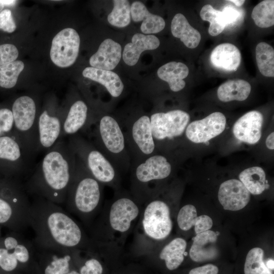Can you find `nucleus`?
I'll return each instance as SVG.
<instances>
[{
	"mask_svg": "<svg viewBox=\"0 0 274 274\" xmlns=\"http://www.w3.org/2000/svg\"><path fill=\"white\" fill-rule=\"evenodd\" d=\"M150 118L156 147L160 142L181 136L190 119L188 113L179 109L155 112L150 115Z\"/></svg>",
	"mask_w": 274,
	"mask_h": 274,
	"instance_id": "nucleus-11",
	"label": "nucleus"
},
{
	"mask_svg": "<svg viewBox=\"0 0 274 274\" xmlns=\"http://www.w3.org/2000/svg\"><path fill=\"white\" fill-rule=\"evenodd\" d=\"M131 18L134 22L143 21L141 30L144 35L157 33L162 30L165 22L163 18L151 13L142 2L135 1L130 5Z\"/></svg>",
	"mask_w": 274,
	"mask_h": 274,
	"instance_id": "nucleus-25",
	"label": "nucleus"
},
{
	"mask_svg": "<svg viewBox=\"0 0 274 274\" xmlns=\"http://www.w3.org/2000/svg\"><path fill=\"white\" fill-rule=\"evenodd\" d=\"M256 60L261 74L267 77H274V50L265 42L258 43L255 49Z\"/></svg>",
	"mask_w": 274,
	"mask_h": 274,
	"instance_id": "nucleus-32",
	"label": "nucleus"
},
{
	"mask_svg": "<svg viewBox=\"0 0 274 274\" xmlns=\"http://www.w3.org/2000/svg\"><path fill=\"white\" fill-rule=\"evenodd\" d=\"M108 209V212L101 221L97 223L93 231H100L109 228L113 235H125L133 227L141 214L139 202L130 195L118 192Z\"/></svg>",
	"mask_w": 274,
	"mask_h": 274,
	"instance_id": "nucleus-8",
	"label": "nucleus"
},
{
	"mask_svg": "<svg viewBox=\"0 0 274 274\" xmlns=\"http://www.w3.org/2000/svg\"><path fill=\"white\" fill-rule=\"evenodd\" d=\"M119 122L125 135L131 163L142 160L157 152L149 115L141 114Z\"/></svg>",
	"mask_w": 274,
	"mask_h": 274,
	"instance_id": "nucleus-9",
	"label": "nucleus"
},
{
	"mask_svg": "<svg viewBox=\"0 0 274 274\" xmlns=\"http://www.w3.org/2000/svg\"><path fill=\"white\" fill-rule=\"evenodd\" d=\"M217 236L216 232L210 230L197 234L192 238L189 251L190 258L197 262L216 259L219 255L216 245Z\"/></svg>",
	"mask_w": 274,
	"mask_h": 274,
	"instance_id": "nucleus-21",
	"label": "nucleus"
},
{
	"mask_svg": "<svg viewBox=\"0 0 274 274\" xmlns=\"http://www.w3.org/2000/svg\"><path fill=\"white\" fill-rule=\"evenodd\" d=\"M274 133L271 132L266 138L265 144L267 148L270 150L274 149Z\"/></svg>",
	"mask_w": 274,
	"mask_h": 274,
	"instance_id": "nucleus-46",
	"label": "nucleus"
},
{
	"mask_svg": "<svg viewBox=\"0 0 274 274\" xmlns=\"http://www.w3.org/2000/svg\"><path fill=\"white\" fill-rule=\"evenodd\" d=\"M0 2L4 7H12L16 4L17 1L14 0H0Z\"/></svg>",
	"mask_w": 274,
	"mask_h": 274,
	"instance_id": "nucleus-47",
	"label": "nucleus"
},
{
	"mask_svg": "<svg viewBox=\"0 0 274 274\" xmlns=\"http://www.w3.org/2000/svg\"><path fill=\"white\" fill-rule=\"evenodd\" d=\"M251 17L255 24L261 28L274 25V1L265 0L260 2L253 9Z\"/></svg>",
	"mask_w": 274,
	"mask_h": 274,
	"instance_id": "nucleus-34",
	"label": "nucleus"
},
{
	"mask_svg": "<svg viewBox=\"0 0 274 274\" xmlns=\"http://www.w3.org/2000/svg\"><path fill=\"white\" fill-rule=\"evenodd\" d=\"M4 8V6L0 2V12L3 10Z\"/></svg>",
	"mask_w": 274,
	"mask_h": 274,
	"instance_id": "nucleus-51",
	"label": "nucleus"
},
{
	"mask_svg": "<svg viewBox=\"0 0 274 274\" xmlns=\"http://www.w3.org/2000/svg\"><path fill=\"white\" fill-rule=\"evenodd\" d=\"M228 2H232L236 6L240 7L242 6L245 3L244 0H230L228 1Z\"/></svg>",
	"mask_w": 274,
	"mask_h": 274,
	"instance_id": "nucleus-48",
	"label": "nucleus"
},
{
	"mask_svg": "<svg viewBox=\"0 0 274 274\" xmlns=\"http://www.w3.org/2000/svg\"><path fill=\"white\" fill-rule=\"evenodd\" d=\"M29 227L35 233L37 247L55 251L87 249L90 238L80 224L57 204L42 197L32 196Z\"/></svg>",
	"mask_w": 274,
	"mask_h": 274,
	"instance_id": "nucleus-1",
	"label": "nucleus"
},
{
	"mask_svg": "<svg viewBox=\"0 0 274 274\" xmlns=\"http://www.w3.org/2000/svg\"><path fill=\"white\" fill-rule=\"evenodd\" d=\"M266 266L269 268L273 269V261L269 260L267 262Z\"/></svg>",
	"mask_w": 274,
	"mask_h": 274,
	"instance_id": "nucleus-49",
	"label": "nucleus"
},
{
	"mask_svg": "<svg viewBox=\"0 0 274 274\" xmlns=\"http://www.w3.org/2000/svg\"><path fill=\"white\" fill-rule=\"evenodd\" d=\"M104 186L77 157L76 170L64 203L67 212L76 215L85 224H90L100 207Z\"/></svg>",
	"mask_w": 274,
	"mask_h": 274,
	"instance_id": "nucleus-3",
	"label": "nucleus"
},
{
	"mask_svg": "<svg viewBox=\"0 0 274 274\" xmlns=\"http://www.w3.org/2000/svg\"><path fill=\"white\" fill-rule=\"evenodd\" d=\"M218 268L215 265L208 264L192 269L189 274H218Z\"/></svg>",
	"mask_w": 274,
	"mask_h": 274,
	"instance_id": "nucleus-45",
	"label": "nucleus"
},
{
	"mask_svg": "<svg viewBox=\"0 0 274 274\" xmlns=\"http://www.w3.org/2000/svg\"><path fill=\"white\" fill-rule=\"evenodd\" d=\"M0 247V267L5 271H12L20 265H27L36 258V249L32 242L20 234L10 235Z\"/></svg>",
	"mask_w": 274,
	"mask_h": 274,
	"instance_id": "nucleus-13",
	"label": "nucleus"
},
{
	"mask_svg": "<svg viewBox=\"0 0 274 274\" xmlns=\"http://www.w3.org/2000/svg\"><path fill=\"white\" fill-rule=\"evenodd\" d=\"M263 123L262 114L257 111L247 112L234 123L233 133L239 141L255 144L260 139Z\"/></svg>",
	"mask_w": 274,
	"mask_h": 274,
	"instance_id": "nucleus-20",
	"label": "nucleus"
},
{
	"mask_svg": "<svg viewBox=\"0 0 274 274\" xmlns=\"http://www.w3.org/2000/svg\"><path fill=\"white\" fill-rule=\"evenodd\" d=\"M187 247L186 241L181 237H177L165 245L160 251L159 258L164 261L166 268L173 270L182 264Z\"/></svg>",
	"mask_w": 274,
	"mask_h": 274,
	"instance_id": "nucleus-30",
	"label": "nucleus"
},
{
	"mask_svg": "<svg viewBox=\"0 0 274 274\" xmlns=\"http://www.w3.org/2000/svg\"><path fill=\"white\" fill-rule=\"evenodd\" d=\"M157 74L161 80L168 83L172 91L178 92L185 86L186 82L183 79L188 76L189 69L183 63L172 61L160 66Z\"/></svg>",
	"mask_w": 274,
	"mask_h": 274,
	"instance_id": "nucleus-27",
	"label": "nucleus"
},
{
	"mask_svg": "<svg viewBox=\"0 0 274 274\" xmlns=\"http://www.w3.org/2000/svg\"><path fill=\"white\" fill-rule=\"evenodd\" d=\"M226 118L221 112H214L205 118L192 121L186 128L185 135L191 142L206 143L225 129Z\"/></svg>",
	"mask_w": 274,
	"mask_h": 274,
	"instance_id": "nucleus-17",
	"label": "nucleus"
},
{
	"mask_svg": "<svg viewBox=\"0 0 274 274\" xmlns=\"http://www.w3.org/2000/svg\"><path fill=\"white\" fill-rule=\"evenodd\" d=\"M35 159L14 135L0 136V160L9 163L13 174L23 182L31 173Z\"/></svg>",
	"mask_w": 274,
	"mask_h": 274,
	"instance_id": "nucleus-14",
	"label": "nucleus"
},
{
	"mask_svg": "<svg viewBox=\"0 0 274 274\" xmlns=\"http://www.w3.org/2000/svg\"><path fill=\"white\" fill-rule=\"evenodd\" d=\"M93 126L92 142L120 174L127 172L132 161L119 121L110 115H102L96 118Z\"/></svg>",
	"mask_w": 274,
	"mask_h": 274,
	"instance_id": "nucleus-4",
	"label": "nucleus"
},
{
	"mask_svg": "<svg viewBox=\"0 0 274 274\" xmlns=\"http://www.w3.org/2000/svg\"><path fill=\"white\" fill-rule=\"evenodd\" d=\"M173 36L179 38L189 48L193 49L201 40L200 32L191 26L185 16L181 13L175 15L170 25Z\"/></svg>",
	"mask_w": 274,
	"mask_h": 274,
	"instance_id": "nucleus-28",
	"label": "nucleus"
},
{
	"mask_svg": "<svg viewBox=\"0 0 274 274\" xmlns=\"http://www.w3.org/2000/svg\"><path fill=\"white\" fill-rule=\"evenodd\" d=\"M95 119L89 117L88 107L85 101L76 100L64 114L61 139L89 129L93 126Z\"/></svg>",
	"mask_w": 274,
	"mask_h": 274,
	"instance_id": "nucleus-18",
	"label": "nucleus"
},
{
	"mask_svg": "<svg viewBox=\"0 0 274 274\" xmlns=\"http://www.w3.org/2000/svg\"><path fill=\"white\" fill-rule=\"evenodd\" d=\"M19 55L17 47L11 44L0 45V66L15 61Z\"/></svg>",
	"mask_w": 274,
	"mask_h": 274,
	"instance_id": "nucleus-40",
	"label": "nucleus"
},
{
	"mask_svg": "<svg viewBox=\"0 0 274 274\" xmlns=\"http://www.w3.org/2000/svg\"><path fill=\"white\" fill-rule=\"evenodd\" d=\"M212 64L216 68L226 72L236 71L241 61L239 49L230 43H223L216 46L210 55Z\"/></svg>",
	"mask_w": 274,
	"mask_h": 274,
	"instance_id": "nucleus-24",
	"label": "nucleus"
},
{
	"mask_svg": "<svg viewBox=\"0 0 274 274\" xmlns=\"http://www.w3.org/2000/svg\"><path fill=\"white\" fill-rule=\"evenodd\" d=\"M14 129V119L12 110L8 108L0 109V136Z\"/></svg>",
	"mask_w": 274,
	"mask_h": 274,
	"instance_id": "nucleus-41",
	"label": "nucleus"
},
{
	"mask_svg": "<svg viewBox=\"0 0 274 274\" xmlns=\"http://www.w3.org/2000/svg\"><path fill=\"white\" fill-rule=\"evenodd\" d=\"M14 135L28 152L36 157L38 154V120L39 113L35 99L28 95L16 98L12 107Z\"/></svg>",
	"mask_w": 274,
	"mask_h": 274,
	"instance_id": "nucleus-7",
	"label": "nucleus"
},
{
	"mask_svg": "<svg viewBox=\"0 0 274 274\" xmlns=\"http://www.w3.org/2000/svg\"><path fill=\"white\" fill-rule=\"evenodd\" d=\"M67 143L86 169L103 185L118 191L120 174L108 158L79 133L68 138Z\"/></svg>",
	"mask_w": 274,
	"mask_h": 274,
	"instance_id": "nucleus-5",
	"label": "nucleus"
},
{
	"mask_svg": "<svg viewBox=\"0 0 274 274\" xmlns=\"http://www.w3.org/2000/svg\"><path fill=\"white\" fill-rule=\"evenodd\" d=\"M68 274H80L79 271L72 269Z\"/></svg>",
	"mask_w": 274,
	"mask_h": 274,
	"instance_id": "nucleus-50",
	"label": "nucleus"
},
{
	"mask_svg": "<svg viewBox=\"0 0 274 274\" xmlns=\"http://www.w3.org/2000/svg\"><path fill=\"white\" fill-rule=\"evenodd\" d=\"M212 225V219L209 216L202 215L198 216L197 221L194 226L195 232L197 234L209 230Z\"/></svg>",
	"mask_w": 274,
	"mask_h": 274,
	"instance_id": "nucleus-44",
	"label": "nucleus"
},
{
	"mask_svg": "<svg viewBox=\"0 0 274 274\" xmlns=\"http://www.w3.org/2000/svg\"><path fill=\"white\" fill-rule=\"evenodd\" d=\"M264 251L255 247L248 253L244 265L245 274H272L263 261Z\"/></svg>",
	"mask_w": 274,
	"mask_h": 274,
	"instance_id": "nucleus-36",
	"label": "nucleus"
},
{
	"mask_svg": "<svg viewBox=\"0 0 274 274\" xmlns=\"http://www.w3.org/2000/svg\"><path fill=\"white\" fill-rule=\"evenodd\" d=\"M251 91V86L247 81L242 79L229 80L218 87L217 96L223 102L243 101L248 97Z\"/></svg>",
	"mask_w": 274,
	"mask_h": 274,
	"instance_id": "nucleus-29",
	"label": "nucleus"
},
{
	"mask_svg": "<svg viewBox=\"0 0 274 274\" xmlns=\"http://www.w3.org/2000/svg\"><path fill=\"white\" fill-rule=\"evenodd\" d=\"M131 188L132 196L139 202H146L152 195V186L167 178L173 166L166 156L157 152L145 159L131 163Z\"/></svg>",
	"mask_w": 274,
	"mask_h": 274,
	"instance_id": "nucleus-6",
	"label": "nucleus"
},
{
	"mask_svg": "<svg viewBox=\"0 0 274 274\" xmlns=\"http://www.w3.org/2000/svg\"><path fill=\"white\" fill-rule=\"evenodd\" d=\"M141 229L148 240L162 241L173 229L169 207L162 200L151 197L145 202L141 214Z\"/></svg>",
	"mask_w": 274,
	"mask_h": 274,
	"instance_id": "nucleus-10",
	"label": "nucleus"
},
{
	"mask_svg": "<svg viewBox=\"0 0 274 274\" xmlns=\"http://www.w3.org/2000/svg\"><path fill=\"white\" fill-rule=\"evenodd\" d=\"M30 204L24 187L5 197L0 196V223H9L16 231H24L29 227Z\"/></svg>",
	"mask_w": 274,
	"mask_h": 274,
	"instance_id": "nucleus-12",
	"label": "nucleus"
},
{
	"mask_svg": "<svg viewBox=\"0 0 274 274\" xmlns=\"http://www.w3.org/2000/svg\"><path fill=\"white\" fill-rule=\"evenodd\" d=\"M16 28V25L10 10H3L0 12V29L8 33H12Z\"/></svg>",
	"mask_w": 274,
	"mask_h": 274,
	"instance_id": "nucleus-42",
	"label": "nucleus"
},
{
	"mask_svg": "<svg viewBox=\"0 0 274 274\" xmlns=\"http://www.w3.org/2000/svg\"><path fill=\"white\" fill-rule=\"evenodd\" d=\"M80 39L77 31L72 28H65L53 38L50 56L56 66L65 68L73 65L78 56Z\"/></svg>",
	"mask_w": 274,
	"mask_h": 274,
	"instance_id": "nucleus-15",
	"label": "nucleus"
},
{
	"mask_svg": "<svg viewBox=\"0 0 274 274\" xmlns=\"http://www.w3.org/2000/svg\"><path fill=\"white\" fill-rule=\"evenodd\" d=\"M159 45V39L153 35L135 33L131 42L124 46L122 54L123 60L127 65L133 66L137 63L143 52L155 50Z\"/></svg>",
	"mask_w": 274,
	"mask_h": 274,
	"instance_id": "nucleus-23",
	"label": "nucleus"
},
{
	"mask_svg": "<svg viewBox=\"0 0 274 274\" xmlns=\"http://www.w3.org/2000/svg\"><path fill=\"white\" fill-rule=\"evenodd\" d=\"M87 258L79 268L80 274H102L104 267L96 256V251L91 246L85 250Z\"/></svg>",
	"mask_w": 274,
	"mask_h": 274,
	"instance_id": "nucleus-39",
	"label": "nucleus"
},
{
	"mask_svg": "<svg viewBox=\"0 0 274 274\" xmlns=\"http://www.w3.org/2000/svg\"><path fill=\"white\" fill-rule=\"evenodd\" d=\"M198 220L195 207L192 204H186L181 208L177 215V224L183 231L189 230L195 226Z\"/></svg>",
	"mask_w": 274,
	"mask_h": 274,
	"instance_id": "nucleus-38",
	"label": "nucleus"
},
{
	"mask_svg": "<svg viewBox=\"0 0 274 274\" xmlns=\"http://www.w3.org/2000/svg\"><path fill=\"white\" fill-rule=\"evenodd\" d=\"M222 12L226 22V26L235 24L241 17L240 12L230 5L225 7Z\"/></svg>",
	"mask_w": 274,
	"mask_h": 274,
	"instance_id": "nucleus-43",
	"label": "nucleus"
},
{
	"mask_svg": "<svg viewBox=\"0 0 274 274\" xmlns=\"http://www.w3.org/2000/svg\"><path fill=\"white\" fill-rule=\"evenodd\" d=\"M113 8L108 16V21L117 27H125L131 21V11L129 2L127 0L113 1Z\"/></svg>",
	"mask_w": 274,
	"mask_h": 274,
	"instance_id": "nucleus-33",
	"label": "nucleus"
},
{
	"mask_svg": "<svg viewBox=\"0 0 274 274\" xmlns=\"http://www.w3.org/2000/svg\"><path fill=\"white\" fill-rule=\"evenodd\" d=\"M46 108L38 120V154L45 153L61 139L64 114Z\"/></svg>",
	"mask_w": 274,
	"mask_h": 274,
	"instance_id": "nucleus-16",
	"label": "nucleus"
},
{
	"mask_svg": "<svg viewBox=\"0 0 274 274\" xmlns=\"http://www.w3.org/2000/svg\"><path fill=\"white\" fill-rule=\"evenodd\" d=\"M121 57V46L111 39H107L90 57L89 64L93 67L112 71L118 65Z\"/></svg>",
	"mask_w": 274,
	"mask_h": 274,
	"instance_id": "nucleus-22",
	"label": "nucleus"
},
{
	"mask_svg": "<svg viewBox=\"0 0 274 274\" xmlns=\"http://www.w3.org/2000/svg\"><path fill=\"white\" fill-rule=\"evenodd\" d=\"M202 20L210 22L209 34L216 36L221 33L226 26L222 11L216 10L210 5L203 6L200 12Z\"/></svg>",
	"mask_w": 274,
	"mask_h": 274,
	"instance_id": "nucleus-35",
	"label": "nucleus"
},
{
	"mask_svg": "<svg viewBox=\"0 0 274 274\" xmlns=\"http://www.w3.org/2000/svg\"><path fill=\"white\" fill-rule=\"evenodd\" d=\"M218 197L224 210L235 211L248 204L250 193L239 180L230 179L220 185Z\"/></svg>",
	"mask_w": 274,
	"mask_h": 274,
	"instance_id": "nucleus-19",
	"label": "nucleus"
},
{
	"mask_svg": "<svg viewBox=\"0 0 274 274\" xmlns=\"http://www.w3.org/2000/svg\"><path fill=\"white\" fill-rule=\"evenodd\" d=\"M83 77L103 85L114 98L122 93L124 86L118 74L111 71L87 67L82 72Z\"/></svg>",
	"mask_w": 274,
	"mask_h": 274,
	"instance_id": "nucleus-26",
	"label": "nucleus"
},
{
	"mask_svg": "<svg viewBox=\"0 0 274 274\" xmlns=\"http://www.w3.org/2000/svg\"><path fill=\"white\" fill-rule=\"evenodd\" d=\"M77 165L76 154L63 139L44 153L23 182L28 195L64 204Z\"/></svg>",
	"mask_w": 274,
	"mask_h": 274,
	"instance_id": "nucleus-2",
	"label": "nucleus"
},
{
	"mask_svg": "<svg viewBox=\"0 0 274 274\" xmlns=\"http://www.w3.org/2000/svg\"><path fill=\"white\" fill-rule=\"evenodd\" d=\"M239 179L252 194H260L265 189V173L259 166H253L244 169L239 174Z\"/></svg>",
	"mask_w": 274,
	"mask_h": 274,
	"instance_id": "nucleus-31",
	"label": "nucleus"
},
{
	"mask_svg": "<svg viewBox=\"0 0 274 274\" xmlns=\"http://www.w3.org/2000/svg\"><path fill=\"white\" fill-rule=\"evenodd\" d=\"M24 67V64L21 60H15L0 66V87L6 89L14 87Z\"/></svg>",
	"mask_w": 274,
	"mask_h": 274,
	"instance_id": "nucleus-37",
	"label": "nucleus"
}]
</instances>
